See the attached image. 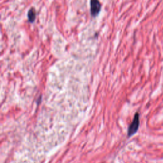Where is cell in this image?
<instances>
[{
    "mask_svg": "<svg viewBox=\"0 0 163 163\" xmlns=\"http://www.w3.org/2000/svg\"><path fill=\"white\" fill-rule=\"evenodd\" d=\"M101 8L99 0H91V13L93 17L98 15Z\"/></svg>",
    "mask_w": 163,
    "mask_h": 163,
    "instance_id": "2",
    "label": "cell"
},
{
    "mask_svg": "<svg viewBox=\"0 0 163 163\" xmlns=\"http://www.w3.org/2000/svg\"><path fill=\"white\" fill-rule=\"evenodd\" d=\"M28 20L30 22H33L36 19V10L35 8H31L28 13Z\"/></svg>",
    "mask_w": 163,
    "mask_h": 163,
    "instance_id": "3",
    "label": "cell"
},
{
    "mask_svg": "<svg viewBox=\"0 0 163 163\" xmlns=\"http://www.w3.org/2000/svg\"><path fill=\"white\" fill-rule=\"evenodd\" d=\"M140 127V114L138 112H136L134 114L132 122L128 127L127 136L128 137H131L136 132L138 131Z\"/></svg>",
    "mask_w": 163,
    "mask_h": 163,
    "instance_id": "1",
    "label": "cell"
}]
</instances>
